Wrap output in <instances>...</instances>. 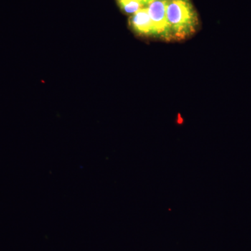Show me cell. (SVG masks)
Listing matches in <instances>:
<instances>
[{
    "instance_id": "obj_1",
    "label": "cell",
    "mask_w": 251,
    "mask_h": 251,
    "mask_svg": "<svg viewBox=\"0 0 251 251\" xmlns=\"http://www.w3.org/2000/svg\"><path fill=\"white\" fill-rule=\"evenodd\" d=\"M166 14L170 41L188 39L199 27L197 11L191 0H166Z\"/></svg>"
},
{
    "instance_id": "obj_2",
    "label": "cell",
    "mask_w": 251,
    "mask_h": 251,
    "mask_svg": "<svg viewBox=\"0 0 251 251\" xmlns=\"http://www.w3.org/2000/svg\"><path fill=\"white\" fill-rule=\"evenodd\" d=\"M147 6L154 28L155 36L170 41L166 14V0H153Z\"/></svg>"
},
{
    "instance_id": "obj_3",
    "label": "cell",
    "mask_w": 251,
    "mask_h": 251,
    "mask_svg": "<svg viewBox=\"0 0 251 251\" xmlns=\"http://www.w3.org/2000/svg\"><path fill=\"white\" fill-rule=\"evenodd\" d=\"M129 22L135 32L141 35L155 36L154 28L149 14L148 6H145L133 14Z\"/></svg>"
},
{
    "instance_id": "obj_4",
    "label": "cell",
    "mask_w": 251,
    "mask_h": 251,
    "mask_svg": "<svg viewBox=\"0 0 251 251\" xmlns=\"http://www.w3.org/2000/svg\"><path fill=\"white\" fill-rule=\"evenodd\" d=\"M119 6L127 14H134L145 7L141 0H117Z\"/></svg>"
},
{
    "instance_id": "obj_5",
    "label": "cell",
    "mask_w": 251,
    "mask_h": 251,
    "mask_svg": "<svg viewBox=\"0 0 251 251\" xmlns=\"http://www.w3.org/2000/svg\"><path fill=\"white\" fill-rule=\"evenodd\" d=\"M153 0H141L142 2L143 3V4L145 5V6H148L150 3L152 2Z\"/></svg>"
}]
</instances>
